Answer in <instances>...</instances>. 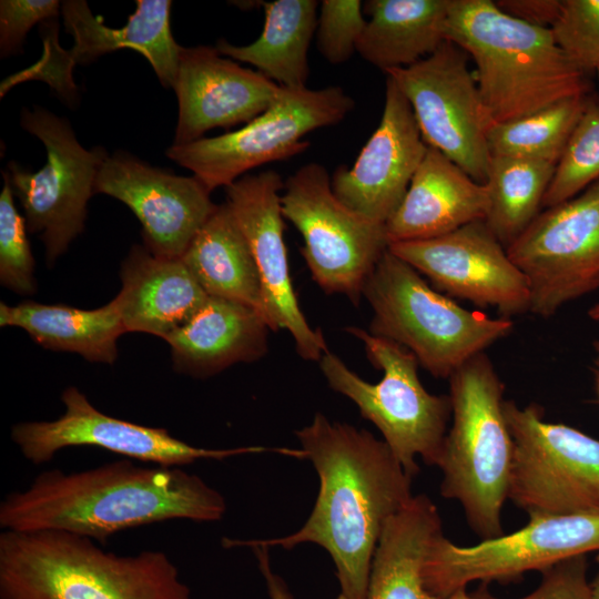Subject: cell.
Listing matches in <instances>:
<instances>
[{"label": "cell", "instance_id": "obj_1", "mask_svg": "<svg viewBox=\"0 0 599 599\" xmlns=\"http://www.w3.org/2000/svg\"><path fill=\"white\" fill-rule=\"evenodd\" d=\"M296 436L319 477V491L306 522L284 537L224 539L223 544L284 549L316 544L332 557L342 593L348 599H368L378 540L387 521L413 498V477L384 440L365 429L331 422L321 413Z\"/></svg>", "mask_w": 599, "mask_h": 599}, {"label": "cell", "instance_id": "obj_2", "mask_svg": "<svg viewBox=\"0 0 599 599\" xmlns=\"http://www.w3.org/2000/svg\"><path fill=\"white\" fill-rule=\"evenodd\" d=\"M221 493L182 467L138 466L131 459L95 468L39 474L0 504V527L62 530L105 544L116 532L173 519L220 520Z\"/></svg>", "mask_w": 599, "mask_h": 599}, {"label": "cell", "instance_id": "obj_3", "mask_svg": "<svg viewBox=\"0 0 599 599\" xmlns=\"http://www.w3.org/2000/svg\"><path fill=\"white\" fill-rule=\"evenodd\" d=\"M0 599H191L160 550L122 556L62 530L0 534Z\"/></svg>", "mask_w": 599, "mask_h": 599}, {"label": "cell", "instance_id": "obj_4", "mask_svg": "<svg viewBox=\"0 0 599 599\" xmlns=\"http://www.w3.org/2000/svg\"><path fill=\"white\" fill-rule=\"evenodd\" d=\"M444 35L473 59L491 122L586 95L585 73L567 58L551 29L512 18L495 1L450 0Z\"/></svg>", "mask_w": 599, "mask_h": 599}, {"label": "cell", "instance_id": "obj_5", "mask_svg": "<svg viewBox=\"0 0 599 599\" xmlns=\"http://www.w3.org/2000/svg\"><path fill=\"white\" fill-rule=\"evenodd\" d=\"M453 425L435 466L441 496L463 506L471 530L488 540L504 535L501 509L508 498L512 439L504 413V385L485 353L448 378Z\"/></svg>", "mask_w": 599, "mask_h": 599}, {"label": "cell", "instance_id": "obj_6", "mask_svg": "<svg viewBox=\"0 0 599 599\" xmlns=\"http://www.w3.org/2000/svg\"><path fill=\"white\" fill-rule=\"evenodd\" d=\"M363 296L373 311L369 333L409 351L437 378L448 379L514 327L510 318L461 307L388 248L368 276Z\"/></svg>", "mask_w": 599, "mask_h": 599}, {"label": "cell", "instance_id": "obj_7", "mask_svg": "<svg viewBox=\"0 0 599 599\" xmlns=\"http://www.w3.org/2000/svg\"><path fill=\"white\" fill-rule=\"evenodd\" d=\"M345 329L363 343L368 361L383 372L382 379L376 384L364 380L328 349L319 368L329 387L349 398L379 429L405 471L415 477L417 457L427 465L436 464L451 414L449 396L425 389L416 357L403 346L356 326Z\"/></svg>", "mask_w": 599, "mask_h": 599}, {"label": "cell", "instance_id": "obj_8", "mask_svg": "<svg viewBox=\"0 0 599 599\" xmlns=\"http://www.w3.org/2000/svg\"><path fill=\"white\" fill-rule=\"evenodd\" d=\"M354 104L341 87H281L270 108L243 128L183 145L172 144L165 153L212 192L257 166L304 152L309 148L306 134L342 122Z\"/></svg>", "mask_w": 599, "mask_h": 599}, {"label": "cell", "instance_id": "obj_9", "mask_svg": "<svg viewBox=\"0 0 599 599\" xmlns=\"http://www.w3.org/2000/svg\"><path fill=\"white\" fill-rule=\"evenodd\" d=\"M284 219L301 233L300 248L314 282L327 294L358 304L364 285L388 248L385 225L341 202L319 163L301 166L281 195Z\"/></svg>", "mask_w": 599, "mask_h": 599}, {"label": "cell", "instance_id": "obj_10", "mask_svg": "<svg viewBox=\"0 0 599 599\" xmlns=\"http://www.w3.org/2000/svg\"><path fill=\"white\" fill-rule=\"evenodd\" d=\"M20 124L43 143L47 162L31 172L11 161L3 175L21 203L28 232L40 234L51 266L83 232L88 202L109 154L101 146L84 149L70 122L43 108H23Z\"/></svg>", "mask_w": 599, "mask_h": 599}, {"label": "cell", "instance_id": "obj_11", "mask_svg": "<svg viewBox=\"0 0 599 599\" xmlns=\"http://www.w3.org/2000/svg\"><path fill=\"white\" fill-rule=\"evenodd\" d=\"M512 439L508 498L530 515L599 510V439L504 402Z\"/></svg>", "mask_w": 599, "mask_h": 599}, {"label": "cell", "instance_id": "obj_12", "mask_svg": "<svg viewBox=\"0 0 599 599\" xmlns=\"http://www.w3.org/2000/svg\"><path fill=\"white\" fill-rule=\"evenodd\" d=\"M529 517L525 527L469 547L437 536L423 566L426 589L447 598L475 580L511 581L524 572H542L571 557L599 551V510Z\"/></svg>", "mask_w": 599, "mask_h": 599}, {"label": "cell", "instance_id": "obj_13", "mask_svg": "<svg viewBox=\"0 0 599 599\" xmlns=\"http://www.w3.org/2000/svg\"><path fill=\"white\" fill-rule=\"evenodd\" d=\"M468 58L463 49L445 41L423 60L384 73L408 101L425 143L485 183L491 120Z\"/></svg>", "mask_w": 599, "mask_h": 599}, {"label": "cell", "instance_id": "obj_14", "mask_svg": "<svg viewBox=\"0 0 599 599\" xmlns=\"http://www.w3.org/2000/svg\"><path fill=\"white\" fill-rule=\"evenodd\" d=\"M171 4L170 0H138L128 22L122 28H110L93 17L85 1H63L61 13L74 45L70 50L60 47L54 19L42 22L43 55L35 64L8 77L4 87L9 90L22 81L41 80L68 103H75L78 89L72 80L75 64L93 62L115 50L132 49L150 62L164 88H173L182 47L171 32Z\"/></svg>", "mask_w": 599, "mask_h": 599}, {"label": "cell", "instance_id": "obj_15", "mask_svg": "<svg viewBox=\"0 0 599 599\" xmlns=\"http://www.w3.org/2000/svg\"><path fill=\"white\" fill-rule=\"evenodd\" d=\"M507 253L527 280L529 312L539 317L598 290L599 180L539 213Z\"/></svg>", "mask_w": 599, "mask_h": 599}, {"label": "cell", "instance_id": "obj_16", "mask_svg": "<svg viewBox=\"0 0 599 599\" xmlns=\"http://www.w3.org/2000/svg\"><path fill=\"white\" fill-rule=\"evenodd\" d=\"M64 413L54 420L23 422L11 427V439L21 455L34 465L50 461L63 448L94 446L129 459L163 467H183L200 459L222 460L267 450L261 446L229 449L196 447L165 428L118 419L98 410L77 387L61 395Z\"/></svg>", "mask_w": 599, "mask_h": 599}, {"label": "cell", "instance_id": "obj_17", "mask_svg": "<svg viewBox=\"0 0 599 599\" xmlns=\"http://www.w3.org/2000/svg\"><path fill=\"white\" fill-rule=\"evenodd\" d=\"M388 251L425 275L447 295L496 308L502 317L529 312L527 280L485 221Z\"/></svg>", "mask_w": 599, "mask_h": 599}, {"label": "cell", "instance_id": "obj_18", "mask_svg": "<svg viewBox=\"0 0 599 599\" xmlns=\"http://www.w3.org/2000/svg\"><path fill=\"white\" fill-rule=\"evenodd\" d=\"M282 176L274 170L245 174L225 187L231 209L252 251L262 286L263 316L270 329L290 332L297 354L319 362L327 351L319 329L307 323L294 292L284 242Z\"/></svg>", "mask_w": 599, "mask_h": 599}, {"label": "cell", "instance_id": "obj_19", "mask_svg": "<svg viewBox=\"0 0 599 599\" xmlns=\"http://www.w3.org/2000/svg\"><path fill=\"white\" fill-rule=\"evenodd\" d=\"M94 193L128 205L142 225L144 246L169 258L183 256L219 206L196 176L176 175L122 151L102 163Z\"/></svg>", "mask_w": 599, "mask_h": 599}, {"label": "cell", "instance_id": "obj_20", "mask_svg": "<svg viewBox=\"0 0 599 599\" xmlns=\"http://www.w3.org/2000/svg\"><path fill=\"white\" fill-rule=\"evenodd\" d=\"M427 149L408 101L386 75L379 124L352 167L341 165L332 174V190L346 206L385 225L402 202Z\"/></svg>", "mask_w": 599, "mask_h": 599}, {"label": "cell", "instance_id": "obj_21", "mask_svg": "<svg viewBox=\"0 0 599 599\" xmlns=\"http://www.w3.org/2000/svg\"><path fill=\"white\" fill-rule=\"evenodd\" d=\"M179 102L174 145L192 143L214 128L248 123L270 108L281 87L243 68L216 48H183L173 87Z\"/></svg>", "mask_w": 599, "mask_h": 599}, {"label": "cell", "instance_id": "obj_22", "mask_svg": "<svg viewBox=\"0 0 599 599\" xmlns=\"http://www.w3.org/2000/svg\"><path fill=\"white\" fill-rule=\"evenodd\" d=\"M488 206L487 185L428 146L402 202L385 223L388 245L437 237L485 221Z\"/></svg>", "mask_w": 599, "mask_h": 599}, {"label": "cell", "instance_id": "obj_23", "mask_svg": "<svg viewBox=\"0 0 599 599\" xmlns=\"http://www.w3.org/2000/svg\"><path fill=\"white\" fill-rule=\"evenodd\" d=\"M121 290L114 297L126 332H141L165 339L183 326L209 295L182 257L152 254L133 245L120 268Z\"/></svg>", "mask_w": 599, "mask_h": 599}, {"label": "cell", "instance_id": "obj_24", "mask_svg": "<svg viewBox=\"0 0 599 599\" xmlns=\"http://www.w3.org/2000/svg\"><path fill=\"white\" fill-rule=\"evenodd\" d=\"M270 327L256 309L209 296L202 307L164 341L175 372L206 378L237 364L262 358Z\"/></svg>", "mask_w": 599, "mask_h": 599}, {"label": "cell", "instance_id": "obj_25", "mask_svg": "<svg viewBox=\"0 0 599 599\" xmlns=\"http://www.w3.org/2000/svg\"><path fill=\"white\" fill-rule=\"evenodd\" d=\"M443 534L435 504L426 495L410 501L386 524L369 575L368 599H446L429 592L423 566L434 539Z\"/></svg>", "mask_w": 599, "mask_h": 599}, {"label": "cell", "instance_id": "obj_26", "mask_svg": "<svg viewBox=\"0 0 599 599\" xmlns=\"http://www.w3.org/2000/svg\"><path fill=\"white\" fill-rule=\"evenodd\" d=\"M0 325L24 329L40 346L81 355L89 362L113 364L118 338L126 333L113 298L94 309L23 301L0 303Z\"/></svg>", "mask_w": 599, "mask_h": 599}, {"label": "cell", "instance_id": "obj_27", "mask_svg": "<svg viewBox=\"0 0 599 599\" xmlns=\"http://www.w3.org/2000/svg\"><path fill=\"white\" fill-rule=\"evenodd\" d=\"M450 0H369V16L358 41L361 57L382 69L409 67L435 52L446 40Z\"/></svg>", "mask_w": 599, "mask_h": 599}, {"label": "cell", "instance_id": "obj_28", "mask_svg": "<svg viewBox=\"0 0 599 599\" xmlns=\"http://www.w3.org/2000/svg\"><path fill=\"white\" fill-rule=\"evenodd\" d=\"M264 27L260 37L246 45H234L224 39L217 51L251 64L282 88H306L309 77L308 49L317 27L318 2L315 0H275L262 2Z\"/></svg>", "mask_w": 599, "mask_h": 599}, {"label": "cell", "instance_id": "obj_29", "mask_svg": "<svg viewBox=\"0 0 599 599\" xmlns=\"http://www.w3.org/2000/svg\"><path fill=\"white\" fill-rule=\"evenodd\" d=\"M182 260L209 296L244 304L263 316L258 270L246 237L226 203L217 206Z\"/></svg>", "mask_w": 599, "mask_h": 599}, {"label": "cell", "instance_id": "obj_30", "mask_svg": "<svg viewBox=\"0 0 599 599\" xmlns=\"http://www.w3.org/2000/svg\"><path fill=\"white\" fill-rule=\"evenodd\" d=\"M555 167L556 163L542 160L490 156L485 223L506 248L539 214Z\"/></svg>", "mask_w": 599, "mask_h": 599}, {"label": "cell", "instance_id": "obj_31", "mask_svg": "<svg viewBox=\"0 0 599 599\" xmlns=\"http://www.w3.org/2000/svg\"><path fill=\"white\" fill-rule=\"evenodd\" d=\"M586 102V95L569 98L516 120L491 122L487 132L490 154L557 164Z\"/></svg>", "mask_w": 599, "mask_h": 599}, {"label": "cell", "instance_id": "obj_32", "mask_svg": "<svg viewBox=\"0 0 599 599\" xmlns=\"http://www.w3.org/2000/svg\"><path fill=\"white\" fill-rule=\"evenodd\" d=\"M599 180V100L588 99L556 164L542 206L568 201Z\"/></svg>", "mask_w": 599, "mask_h": 599}, {"label": "cell", "instance_id": "obj_33", "mask_svg": "<svg viewBox=\"0 0 599 599\" xmlns=\"http://www.w3.org/2000/svg\"><path fill=\"white\" fill-rule=\"evenodd\" d=\"M0 195V282L20 295L35 292L34 258L27 236V223L14 205L10 183Z\"/></svg>", "mask_w": 599, "mask_h": 599}, {"label": "cell", "instance_id": "obj_34", "mask_svg": "<svg viewBox=\"0 0 599 599\" xmlns=\"http://www.w3.org/2000/svg\"><path fill=\"white\" fill-rule=\"evenodd\" d=\"M555 40L581 72L599 68V0H562Z\"/></svg>", "mask_w": 599, "mask_h": 599}, {"label": "cell", "instance_id": "obj_35", "mask_svg": "<svg viewBox=\"0 0 599 599\" xmlns=\"http://www.w3.org/2000/svg\"><path fill=\"white\" fill-rule=\"evenodd\" d=\"M365 26L359 0H323L315 32L319 52L333 64L346 62L356 52Z\"/></svg>", "mask_w": 599, "mask_h": 599}, {"label": "cell", "instance_id": "obj_36", "mask_svg": "<svg viewBox=\"0 0 599 599\" xmlns=\"http://www.w3.org/2000/svg\"><path fill=\"white\" fill-rule=\"evenodd\" d=\"M61 12L57 0H1L0 52L12 54L22 47L28 31L35 24L55 19Z\"/></svg>", "mask_w": 599, "mask_h": 599}, {"label": "cell", "instance_id": "obj_37", "mask_svg": "<svg viewBox=\"0 0 599 599\" xmlns=\"http://www.w3.org/2000/svg\"><path fill=\"white\" fill-rule=\"evenodd\" d=\"M586 555L562 560L542 571L539 587L520 599H593L587 580ZM477 599H499L485 588L474 595Z\"/></svg>", "mask_w": 599, "mask_h": 599}, {"label": "cell", "instance_id": "obj_38", "mask_svg": "<svg viewBox=\"0 0 599 599\" xmlns=\"http://www.w3.org/2000/svg\"><path fill=\"white\" fill-rule=\"evenodd\" d=\"M495 3L512 18L551 29L560 14L562 0H498Z\"/></svg>", "mask_w": 599, "mask_h": 599}, {"label": "cell", "instance_id": "obj_39", "mask_svg": "<svg viewBox=\"0 0 599 599\" xmlns=\"http://www.w3.org/2000/svg\"><path fill=\"white\" fill-rule=\"evenodd\" d=\"M257 558L258 567L266 581L268 595L271 599H293L284 580L273 572L270 562L268 548L266 546L253 545L250 546Z\"/></svg>", "mask_w": 599, "mask_h": 599}, {"label": "cell", "instance_id": "obj_40", "mask_svg": "<svg viewBox=\"0 0 599 599\" xmlns=\"http://www.w3.org/2000/svg\"><path fill=\"white\" fill-rule=\"evenodd\" d=\"M588 316L595 321V322H599V302L593 304L589 311H588ZM593 348H595V352H596V364L599 366V341H596L593 343Z\"/></svg>", "mask_w": 599, "mask_h": 599}, {"label": "cell", "instance_id": "obj_41", "mask_svg": "<svg viewBox=\"0 0 599 599\" xmlns=\"http://www.w3.org/2000/svg\"><path fill=\"white\" fill-rule=\"evenodd\" d=\"M446 599H477L474 595H468L466 588H460Z\"/></svg>", "mask_w": 599, "mask_h": 599}, {"label": "cell", "instance_id": "obj_42", "mask_svg": "<svg viewBox=\"0 0 599 599\" xmlns=\"http://www.w3.org/2000/svg\"><path fill=\"white\" fill-rule=\"evenodd\" d=\"M591 593L593 599H599V573L596 576L593 581L590 583Z\"/></svg>", "mask_w": 599, "mask_h": 599}, {"label": "cell", "instance_id": "obj_43", "mask_svg": "<svg viewBox=\"0 0 599 599\" xmlns=\"http://www.w3.org/2000/svg\"><path fill=\"white\" fill-rule=\"evenodd\" d=\"M336 599H348V598L341 592L339 596Z\"/></svg>", "mask_w": 599, "mask_h": 599}, {"label": "cell", "instance_id": "obj_44", "mask_svg": "<svg viewBox=\"0 0 599 599\" xmlns=\"http://www.w3.org/2000/svg\"><path fill=\"white\" fill-rule=\"evenodd\" d=\"M597 392H598V396H599V376H598V380H597Z\"/></svg>", "mask_w": 599, "mask_h": 599}, {"label": "cell", "instance_id": "obj_45", "mask_svg": "<svg viewBox=\"0 0 599 599\" xmlns=\"http://www.w3.org/2000/svg\"><path fill=\"white\" fill-rule=\"evenodd\" d=\"M596 73H597L598 81H599V68L596 70Z\"/></svg>", "mask_w": 599, "mask_h": 599}]
</instances>
